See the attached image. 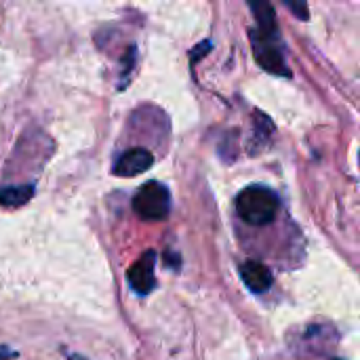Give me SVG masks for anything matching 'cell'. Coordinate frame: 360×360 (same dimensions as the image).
Returning <instances> with one entry per match:
<instances>
[{
	"mask_svg": "<svg viewBox=\"0 0 360 360\" xmlns=\"http://www.w3.org/2000/svg\"><path fill=\"white\" fill-rule=\"evenodd\" d=\"M133 211L143 221H162L167 219L171 211V192L160 181H148L143 184L135 198H133Z\"/></svg>",
	"mask_w": 360,
	"mask_h": 360,
	"instance_id": "obj_2",
	"label": "cell"
},
{
	"mask_svg": "<svg viewBox=\"0 0 360 360\" xmlns=\"http://www.w3.org/2000/svg\"><path fill=\"white\" fill-rule=\"evenodd\" d=\"M211 46H213V42H211V40H202L200 44H196V46L190 51V61H192V63H196L198 59H202V57L211 51Z\"/></svg>",
	"mask_w": 360,
	"mask_h": 360,
	"instance_id": "obj_10",
	"label": "cell"
},
{
	"mask_svg": "<svg viewBox=\"0 0 360 360\" xmlns=\"http://www.w3.org/2000/svg\"><path fill=\"white\" fill-rule=\"evenodd\" d=\"M152 165H154L152 152H148L146 148H129L127 152H122L116 158L114 175L116 177H137V175L146 173Z\"/></svg>",
	"mask_w": 360,
	"mask_h": 360,
	"instance_id": "obj_4",
	"label": "cell"
},
{
	"mask_svg": "<svg viewBox=\"0 0 360 360\" xmlns=\"http://www.w3.org/2000/svg\"><path fill=\"white\" fill-rule=\"evenodd\" d=\"M154 268H156V253L146 251L131 268H129V283L139 295H148L156 287L154 278Z\"/></svg>",
	"mask_w": 360,
	"mask_h": 360,
	"instance_id": "obj_5",
	"label": "cell"
},
{
	"mask_svg": "<svg viewBox=\"0 0 360 360\" xmlns=\"http://www.w3.org/2000/svg\"><path fill=\"white\" fill-rule=\"evenodd\" d=\"M34 196V186L25 184V186H2L0 188V205L2 207H23L30 198Z\"/></svg>",
	"mask_w": 360,
	"mask_h": 360,
	"instance_id": "obj_8",
	"label": "cell"
},
{
	"mask_svg": "<svg viewBox=\"0 0 360 360\" xmlns=\"http://www.w3.org/2000/svg\"><path fill=\"white\" fill-rule=\"evenodd\" d=\"M240 276L253 293H266L272 287V272L262 262L249 259L240 266Z\"/></svg>",
	"mask_w": 360,
	"mask_h": 360,
	"instance_id": "obj_6",
	"label": "cell"
},
{
	"mask_svg": "<svg viewBox=\"0 0 360 360\" xmlns=\"http://www.w3.org/2000/svg\"><path fill=\"white\" fill-rule=\"evenodd\" d=\"M278 196L274 190L266 186H249L236 196V213L238 217L255 228L268 226L278 215Z\"/></svg>",
	"mask_w": 360,
	"mask_h": 360,
	"instance_id": "obj_1",
	"label": "cell"
},
{
	"mask_svg": "<svg viewBox=\"0 0 360 360\" xmlns=\"http://www.w3.org/2000/svg\"><path fill=\"white\" fill-rule=\"evenodd\" d=\"M255 23H257V32L264 34H278V23H276V11L272 6L270 0H247Z\"/></svg>",
	"mask_w": 360,
	"mask_h": 360,
	"instance_id": "obj_7",
	"label": "cell"
},
{
	"mask_svg": "<svg viewBox=\"0 0 360 360\" xmlns=\"http://www.w3.org/2000/svg\"><path fill=\"white\" fill-rule=\"evenodd\" d=\"M15 356V352L13 350H8L6 346H0V360H8Z\"/></svg>",
	"mask_w": 360,
	"mask_h": 360,
	"instance_id": "obj_11",
	"label": "cell"
},
{
	"mask_svg": "<svg viewBox=\"0 0 360 360\" xmlns=\"http://www.w3.org/2000/svg\"><path fill=\"white\" fill-rule=\"evenodd\" d=\"M249 38H251V44H253V55H255V61L270 74L274 76H285V78H291V70L285 61V53H283V46H281V36L278 34H264V32H257L255 27L249 32Z\"/></svg>",
	"mask_w": 360,
	"mask_h": 360,
	"instance_id": "obj_3",
	"label": "cell"
},
{
	"mask_svg": "<svg viewBox=\"0 0 360 360\" xmlns=\"http://www.w3.org/2000/svg\"><path fill=\"white\" fill-rule=\"evenodd\" d=\"M283 4L293 13V17H297L300 21H308L310 19V6L306 0H283Z\"/></svg>",
	"mask_w": 360,
	"mask_h": 360,
	"instance_id": "obj_9",
	"label": "cell"
}]
</instances>
